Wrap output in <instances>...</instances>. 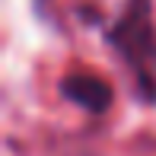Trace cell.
Wrapping results in <instances>:
<instances>
[{
    "label": "cell",
    "instance_id": "obj_1",
    "mask_svg": "<svg viewBox=\"0 0 156 156\" xmlns=\"http://www.w3.org/2000/svg\"><path fill=\"white\" fill-rule=\"evenodd\" d=\"M105 41L131 73L140 102H156V16L150 0H124L115 23L105 29Z\"/></svg>",
    "mask_w": 156,
    "mask_h": 156
},
{
    "label": "cell",
    "instance_id": "obj_2",
    "mask_svg": "<svg viewBox=\"0 0 156 156\" xmlns=\"http://www.w3.org/2000/svg\"><path fill=\"white\" fill-rule=\"evenodd\" d=\"M61 93L76 102L80 108L93 112V115H102L105 108L112 105V86L102 80V76L89 73V70H73L61 80Z\"/></svg>",
    "mask_w": 156,
    "mask_h": 156
}]
</instances>
